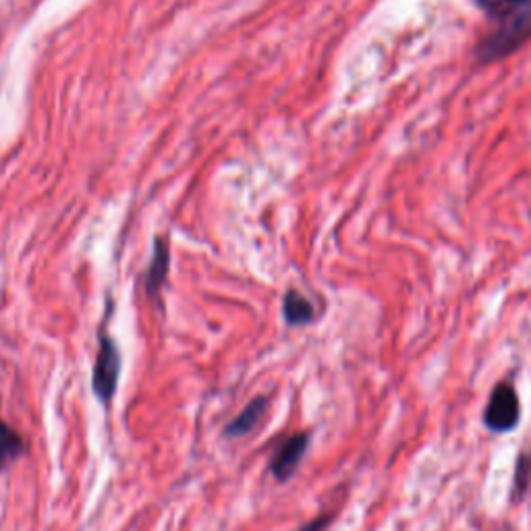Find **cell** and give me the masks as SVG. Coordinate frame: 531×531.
Masks as SVG:
<instances>
[{
    "instance_id": "obj_1",
    "label": "cell",
    "mask_w": 531,
    "mask_h": 531,
    "mask_svg": "<svg viewBox=\"0 0 531 531\" xmlns=\"http://www.w3.org/2000/svg\"><path fill=\"white\" fill-rule=\"evenodd\" d=\"M531 38V3L502 21L498 30L480 44L478 57L480 61H496L507 57L515 48H519L525 40Z\"/></svg>"
},
{
    "instance_id": "obj_2",
    "label": "cell",
    "mask_w": 531,
    "mask_h": 531,
    "mask_svg": "<svg viewBox=\"0 0 531 531\" xmlns=\"http://www.w3.org/2000/svg\"><path fill=\"white\" fill-rule=\"evenodd\" d=\"M121 363H123V357H121L117 343L110 337H106V334H102L100 351L96 355L94 374H92V390H94L96 399L104 405L113 401L117 393L119 378H121Z\"/></svg>"
},
{
    "instance_id": "obj_3",
    "label": "cell",
    "mask_w": 531,
    "mask_h": 531,
    "mask_svg": "<svg viewBox=\"0 0 531 531\" xmlns=\"http://www.w3.org/2000/svg\"><path fill=\"white\" fill-rule=\"evenodd\" d=\"M519 419H521V405L517 390L507 382L494 386L484 411L486 428L498 434H505L519 426Z\"/></svg>"
},
{
    "instance_id": "obj_4",
    "label": "cell",
    "mask_w": 531,
    "mask_h": 531,
    "mask_svg": "<svg viewBox=\"0 0 531 531\" xmlns=\"http://www.w3.org/2000/svg\"><path fill=\"white\" fill-rule=\"evenodd\" d=\"M310 438H312L310 432H299V434L291 436L281 446V449H278V453L274 455V459L270 463L272 475L278 482H287L293 478L301 459L307 453V446H310Z\"/></svg>"
},
{
    "instance_id": "obj_5",
    "label": "cell",
    "mask_w": 531,
    "mask_h": 531,
    "mask_svg": "<svg viewBox=\"0 0 531 531\" xmlns=\"http://www.w3.org/2000/svg\"><path fill=\"white\" fill-rule=\"evenodd\" d=\"M268 411V399L266 397H258L251 401L235 419L233 422L225 428V436L227 438H241V436H247L251 430H254L258 426L260 419L266 415Z\"/></svg>"
},
{
    "instance_id": "obj_6",
    "label": "cell",
    "mask_w": 531,
    "mask_h": 531,
    "mask_svg": "<svg viewBox=\"0 0 531 531\" xmlns=\"http://www.w3.org/2000/svg\"><path fill=\"white\" fill-rule=\"evenodd\" d=\"M25 455V440L7 422L0 419V471Z\"/></svg>"
},
{
    "instance_id": "obj_7",
    "label": "cell",
    "mask_w": 531,
    "mask_h": 531,
    "mask_svg": "<svg viewBox=\"0 0 531 531\" xmlns=\"http://www.w3.org/2000/svg\"><path fill=\"white\" fill-rule=\"evenodd\" d=\"M283 314H285L287 324H291V326L310 324L314 320V305L307 301L303 295H299L297 291H289L285 295Z\"/></svg>"
},
{
    "instance_id": "obj_8",
    "label": "cell",
    "mask_w": 531,
    "mask_h": 531,
    "mask_svg": "<svg viewBox=\"0 0 531 531\" xmlns=\"http://www.w3.org/2000/svg\"><path fill=\"white\" fill-rule=\"evenodd\" d=\"M166 272H169V251H166V243L158 241L156 243V254L152 260V266L146 276V291L148 295H156L164 283Z\"/></svg>"
},
{
    "instance_id": "obj_9",
    "label": "cell",
    "mask_w": 531,
    "mask_h": 531,
    "mask_svg": "<svg viewBox=\"0 0 531 531\" xmlns=\"http://www.w3.org/2000/svg\"><path fill=\"white\" fill-rule=\"evenodd\" d=\"M480 3H482L484 11L490 17L505 21L511 15H515L517 11H521L523 7H527L531 3V0H480Z\"/></svg>"
},
{
    "instance_id": "obj_10",
    "label": "cell",
    "mask_w": 531,
    "mask_h": 531,
    "mask_svg": "<svg viewBox=\"0 0 531 531\" xmlns=\"http://www.w3.org/2000/svg\"><path fill=\"white\" fill-rule=\"evenodd\" d=\"M529 478H531V463H525V457H521V459H519V465H517V475H515L517 496L523 494V490H525Z\"/></svg>"
},
{
    "instance_id": "obj_11",
    "label": "cell",
    "mask_w": 531,
    "mask_h": 531,
    "mask_svg": "<svg viewBox=\"0 0 531 531\" xmlns=\"http://www.w3.org/2000/svg\"><path fill=\"white\" fill-rule=\"evenodd\" d=\"M330 521H332L330 515H326V517H318V519L310 521L307 525H303L299 531H326V527L330 525Z\"/></svg>"
}]
</instances>
